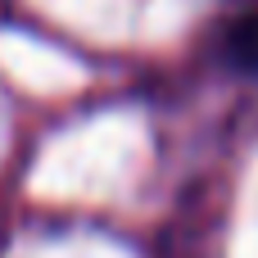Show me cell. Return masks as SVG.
<instances>
[{"instance_id": "obj_1", "label": "cell", "mask_w": 258, "mask_h": 258, "mask_svg": "<svg viewBox=\"0 0 258 258\" xmlns=\"http://www.w3.org/2000/svg\"><path fill=\"white\" fill-rule=\"evenodd\" d=\"M222 45H227L231 68H240L245 77H254V82H258V9H249L245 18L231 23V32H227Z\"/></svg>"}]
</instances>
